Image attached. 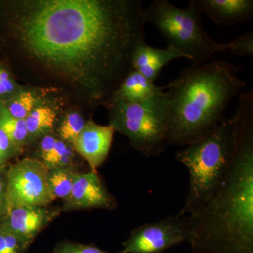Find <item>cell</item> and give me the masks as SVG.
I'll return each mask as SVG.
<instances>
[{"instance_id": "6da1fadb", "label": "cell", "mask_w": 253, "mask_h": 253, "mask_svg": "<svg viewBox=\"0 0 253 253\" xmlns=\"http://www.w3.org/2000/svg\"><path fill=\"white\" fill-rule=\"evenodd\" d=\"M146 23L139 0L0 1V41L82 86L92 105L132 70Z\"/></svg>"}, {"instance_id": "7a4b0ae2", "label": "cell", "mask_w": 253, "mask_h": 253, "mask_svg": "<svg viewBox=\"0 0 253 253\" xmlns=\"http://www.w3.org/2000/svg\"><path fill=\"white\" fill-rule=\"evenodd\" d=\"M241 94L230 164L215 192L187 219L194 253H253V94Z\"/></svg>"}, {"instance_id": "3957f363", "label": "cell", "mask_w": 253, "mask_h": 253, "mask_svg": "<svg viewBox=\"0 0 253 253\" xmlns=\"http://www.w3.org/2000/svg\"><path fill=\"white\" fill-rule=\"evenodd\" d=\"M246 85L237 68L227 61L218 60L184 70L165 86L168 89L166 143L189 146L211 134Z\"/></svg>"}, {"instance_id": "277c9868", "label": "cell", "mask_w": 253, "mask_h": 253, "mask_svg": "<svg viewBox=\"0 0 253 253\" xmlns=\"http://www.w3.org/2000/svg\"><path fill=\"white\" fill-rule=\"evenodd\" d=\"M236 136L234 116L223 118L211 134L176 153V161L189 173L187 196L178 217H191L215 192L230 164Z\"/></svg>"}, {"instance_id": "5b68a950", "label": "cell", "mask_w": 253, "mask_h": 253, "mask_svg": "<svg viewBox=\"0 0 253 253\" xmlns=\"http://www.w3.org/2000/svg\"><path fill=\"white\" fill-rule=\"evenodd\" d=\"M144 18L158 30L168 46L185 55L194 66L226 51L225 43L217 42L205 31L202 14L191 0L185 8L168 0H154L144 9Z\"/></svg>"}, {"instance_id": "8992f818", "label": "cell", "mask_w": 253, "mask_h": 253, "mask_svg": "<svg viewBox=\"0 0 253 253\" xmlns=\"http://www.w3.org/2000/svg\"><path fill=\"white\" fill-rule=\"evenodd\" d=\"M166 104L164 91L141 102L110 101V125L144 156H160L167 144Z\"/></svg>"}, {"instance_id": "52a82bcc", "label": "cell", "mask_w": 253, "mask_h": 253, "mask_svg": "<svg viewBox=\"0 0 253 253\" xmlns=\"http://www.w3.org/2000/svg\"><path fill=\"white\" fill-rule=\"evenodd\" d=\"M49 169L40 160L24 158L10 168L6 180L8 211L17 206H46L54 201Z\"/></svg>"}, {"instance_id": "ba28073f", "label": "cell", "mask_w": 253, "mask_h": 253, "mask_svg": "<svg viewBox=\"0 0 253 253\" xmlns=\"http://www.w3.org/2000/svg\"><path fill=\"white\" fill-rule=\"evenodd\" d=\"M189 239L187 219L178 216L168 217L142 224L131 231L121 251L122 253H163Z\"/></svg>"}, {"instance_id": "9c48e42d", "label": "cell", "mask_w": 253, "mask_h": 253, "mask_svg": "<svg viewBox=\"0 0 253 253\" xmlns=\"http://www.w3.org/2000/svg\"><path fill=\"white\" fill-rule=\"evenodd\" d=\"M66 210L116 207V201L110 194L97 172L78 173L71 194L64 200Z\"/></svg>"}, {"instance_id": "30bf717a", "label": "cell", "mask_w": 253, "mask_h": 253, "mask_svg": "<svg viewBox=\"0 0 253 253\" xmlns=\"http://www.w3.org/2000/svg\"><path fill=\"white\" fill-rule=\"evenodd\" d=\"M115 131L111 125L101 126L89 121L73 143V149L89 163L91 171L97 172L109 156Z\"/></svg>"}, {"instance_id": "8fae6325", "label": "cell", "mask_w": 253, "mask_h": 253, "mask_svg": "<svg viewBox=\"0 0 253 253\" xmlns=\"http://www.w3.org/2000/svg\"><path fill=\"white\" fill-rule=\"evenodd\" d=\"M59 211L46 206H17L8 211L4 226L30 246L35 238Z\"/></svg>"}, {"instance_id": "7c38bea8", "label": "cell", "mask_w": 253, "mask_h": 253, "mask_svg": "<svg viewBox=\"0 0 253 253\" xmlns=\"http://www.w3.org/2000/svg\"><path fill=\"white\" fill-rule=\"evenodd\" d=\"M214 22L224 26L239 24L253 17V0H191Z\"/></svg>"}, {"instance_id": "4fadbf2b", "label": "cell", "mask_w": 253, "mask_h": 253, "mask_svg": "<svg viewBox=\"0 0 253 253\" xmlns=\"http://www.w3.org/2000/svg\"><path fill=\"white\" fill-rule=\"evenodd\" d=\"M178 59H188L185 55L177 50L169 46L164 49L154 47L144 41L134 49L131 57V68L155 83L163 68Z\"/></svg>"}, {"instance_id": "5bb4252c", "label": "cell", "mask_w": 253, "mask_h": 253, "mask_svg": "<svg viewBox=\"0 0 253 253\" xmlns=\"http://www.w3.org/2000/svg\"><path fill=\"white\" fill-rule=\"evenodd\" d=\"M163 89L164 87L156 85L155 83L150 81L137 71L131 70L114 91L109 102L113 101L141 102L160 94Z\"/></svg>"}, {"instance_id": "9a60e30c", "label": "cell", "mask_w": 253, "mask_h": 253, "mask_svg": "<svg viewBox=\"0 0 253 253\" xmlns=\"http://www.w3.org/2000/svg\"><path fill=\"white\" fill-rule=\"evenodd\" d=\"M56 112L49 106H38L24 120L30 138L44 136L54 128Z\"/></svg>"}, {"instance_id": "2e32d148", "label": "cell", "mask_w": 253, "mask_h": 253, "mask_svg": "<svg viewBox=\"0 0 253 253\" xmlns=\"http://www.w3.org/2000/svg\"><path fill=\"white\" fill-rule=\"evenodd\" d=\"M0 129H1L17 149L26 144L31 138L24 120L11 116L0 100Z\"/></svg>"}, {"instance_id": "e0dca14e", "label": "cell", "mask_w": 253, "mask_h": 253, "mask_svg": "<svg viewBox=\"0 0 253 253\" xmlns=\"http://www.w3.org/2000/svg\"><path fill=\"white\" fill-rule=\"evenodd\" d=\"M77 174V172H74L69 168L49 169V189L54 200L67 199L71 194L73 182Z\"/></svg>"}, {"instance_id": "ac0fdd59", "label": "cell", "mask_w": 253, "mask_h": 253, "mask_svg": "<svg viewBox=\"0 0 253 253\" xmlns=\"http://www.w3.org/2000/svg\"><path fill=\"white\" fill-rule=\"evenodd\" d=\"M39 98L30 91H18L9 99L1 101L11 116L25 120L37 107Z\"/></svg>"}, {"instance_id": "d6986e66", "label": "cell", "mask_w": 253, "mask_h": 253, "mask_svg": "<svg viewBox=\"0 0 253 253\" xmlns=\"http://www.w3.org/2000/svg\"><path fill=\"white\" fill-rule=\"evenodd\" d=\"M86 123L81 113L76 111L68 113L61 121L58 129L60 139L73 146Z\"/></svg>"}, {"instance_id": "ffe728a7", "label": "cell", "mask_w": 253, "mask_h": 253, "mask_svg": "<svg viewBox=\"0 0 253 253\" xmlns=\"http://www.w3.org/2000/svg\"><path fill=\"white\" fill-rule=\"evenodd\" d=\"M73 150L74 149L71 145L58 139L52 154L44 164L49 169L55 168H71L75 158Z\"/></svg>"}, {"instance_id": "44dd1931", "label": "cell", "mask_w": 253, "mask_h": 253, "mask_svg": "<svg viewBox=\"0 0 253 253\" xmlns=\"http://www.w3.org/2000/svg\"><path fill=\"white\" fill-rule=\"evenodd\" d=\"M28 247L4 225L0 229V253H26Z\"/></svg>"}, {"instance_id": "7402d4cb", "label": "cell", "mask_w": 253, "mask_h": 253, "mask_svg": "<svg viewBox=\"0 0 253 253\" xmlns=\"http://www.w3.org/2000/svg\"><path fill=\"white\" fill-rule=\"evenodd\" d=\"M226 51L237 56H253V32L249 31L225 43Z\"/></svg>"}, {"instance_id": "603a6c76", "label": "cell", "mask_w": 253, "mask_h": 253, "mask_svg": "<svg viewBox=\"0 0 253 253\" xmlns=\"http://www.w3.org/2000/svg\"><path fill=\"white\" fill-rule=\"evenodd\" d=\"M19 91L7 67L0 62V100L5 101Z\"/></svg>"}, {"instance_id": "cb8c5ba5", "label": "cell", "mask_w": 253, "mask_h": 253, "mask_svg": "<svg viewBox=\"0 0 253 253\" xmlns=\"http://www.w3.org/2000/svg\"><path fill=\"white\" fill-rule=\"evenodd\" d=\"M53 253H111L100 249L94 245L78 244L64 241L60 243L55 248ZM116 253H122L121 251Z\"/></svg>"}, {"instance_id": "d4e9b609", "label": "cell", "mask_w": 253, "mask_h": 253, "mask_svg": "<svg viewBox=\"0 0 253 253\" xmlns=\"http://www.w3.org/2000/svg\"><path fill=\"white\" fill-rule=\"evenodd\" d=\"M59 138L52 134H47L43 136L42 139L40 144V152L42 158V162L45 163L49 159L53 151H54L55 146Z\"/></svg>"}, {"instance_id": "484cf974", "label": "cell", "mask_w": 253, "mask_h": 253, "mask_svg": "<svg viewBox=\"0 0 253 253\" xmlns=\"http://www.w3.org/2000/svg\"><path fill=\"white\" fill-rule=\"evenodd\" d=\"M8 212L7 196H6V184L2 176H0V214Z\"/></svg>"}]
</instances>
